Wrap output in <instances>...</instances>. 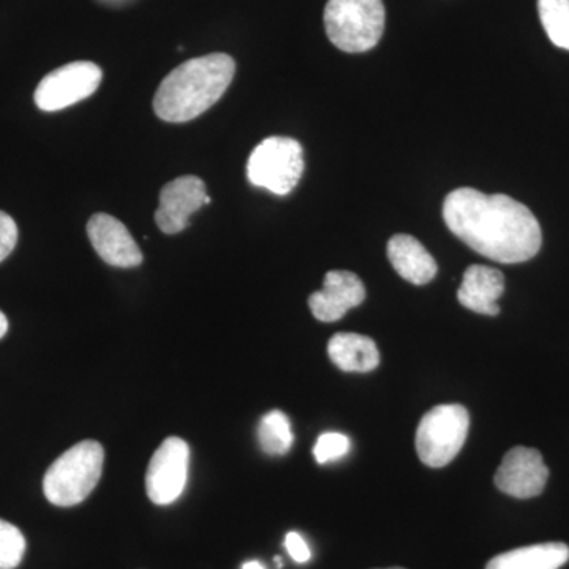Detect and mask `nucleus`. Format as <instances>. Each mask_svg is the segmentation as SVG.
<instances>
[{"mask_svg":"<svg viewBox=\"0 0 569 569\" xmlns=\"http://www.w3.org/2000/svg\"><path fill=\"white\" fill-rule=\"evenodd\" d=\"M443 219L460 241L497 263H523L541 249L537 217L508 194L462 187L445 200Z\"/></svg>","mask_w":569,"mask_h":569,"instance_id":"f257e3e1","label":"nucleus"},{"mask_svg":"<svg viewBox=\"0 0 569 569\" xmlns=\"http://www.w3.org/2000/svg\"><path fill=\"white\" fill-rule=\"evenodd\" d=\"M234 73V59L223 52L190 59L160 82L153 111L164 122L193 121L222 99Z\"/></svg>","mask_w":569,"mask_h":569,"instance_id":"f03ea898","label":"nucleus"},{"mask_svg":"<svg viewBox=\"0 0 569 569\" xmlns=\"http://www.w3.org/2000/svg\"><path fill=\"white\" fill-rule=\"evenodd\" d=\"M103 460L104 451L99 441L74 445L48 468L43 478L44 497L56 507L80 505L99 485Z\"/></svg>","mask_w":569,"mask_h":569,"instance_id":"7ed1b4c3","label":"nucleus"},{"mask_svg":"<svg viewBox=\"0 0 569 569\" xmlns=\"http://www.w3.org/2000/svg\"><path fill=\"white\" fill-rule=\"evenodd\" d=\"M385 18L381 0H328L325 29L339 50L366 52L381 40Z\"/></svg>","mask_w":569,"mask_h":569,"instance_id":"20e7f679","label":"nucleus"},{"mask_svg":"<svg viewBox=\"0 0 569 569\" xmlns=\"http://www.w3.org/2000/svg\"><path fill=\"white\" fill-rule=\"evenodd\" d=\"M305 149L301 142L287 137H269L261 141L247 162L250 183L269 192L288 194L305 173Z\"/></svg>","mask_w":569,"mask_h":569,"instance_id":"39448f33","label":"nucleus"},{"mask_svg":"<svg viewBox=\"0 0 569 569\" xmlns=\"http://www.w3.org/2000/svg\"><path fill=\"white\" fill-rule=\"evenodd\" d=\"M470 429V415L459 403L437 406L425 415L417 430V452L432 468L448 466L459 455Z\"/></svg>","mask_w":569,"mask_h":569,"instance_id":"423d86ee","label":"nucleus"},{"mask_svg":"<svg viewBox=\"0 0 569 569\" xmlns=\"http://www.w3.org/2000/svg\"><path fill=\"white\" fill-rule=\"evenodd\" d=\"M102 80V69L97 63L70 62L51 71L40 81L33 100L41 111L66 110L91 97L100 88Z\"/></svg>","mask_w":569,"mask_h":569,"instance_id":"0eeeda50","label":"nucleus"},{"mask_svg":"<svg viewBox=\"0 0 569 569\" xmlns=\"http://www.w3.org/2000/svg\"><path fill=\"white\" fill-rule=\"evenodd\" d=\"M190 448L182 438L170 437L153 452L146 473L149 500L159 507L174 503L189 478Z\"/></svg>","mask_w":569,"mask_h":569,"instance_id":"6e6552de","label":"nucleus"},{"mask_svg":"<svg viewBox=\"0 0 569 569\" xmlns=\"http://www.w3.org/2000/svg\"><path fill=\"white\" fill-rule=\"evenodd\" d=\"M549 468L538 449L516 447L505 455L498 467L496 486L501 492L520 500L538 497L548 485Z\"/></svg>","mask_w":569,"mask_h":569,"instance_id":"1a4fd4ad","label":"nucleus"},{"mask_svg":"<svg viewBox=\"0 0 569 569\" xmlns=\"http://www.w3.org/2000/svg\"><path fill=\"white\" fill-rule=\"evenodd\" d=\"M206 183L197 176H181L168 182L160 192L156 223L164 234H178L186 230L190 217L203 208Z\"/></svg>","mask_w":569,"mask_h":569,"instance_id":"9d476101","label":"nucleus"},{"mask_svg":"<svg viewBox=\"0 0 569 569\" xmlns=\"http://www.w3.org/2000/svg\"><path fill=\"white\" fill-rule=\"evenodd\" d=\"M86 230L104 263L114 268H137L142 263V253L133 236L121 220L110 213H93Z\"/></svg>","mask_w":569,"mask_h":569,"instance_id":"9b49d317","label":"nucleus"},{"mask_svg":"<svg viewBox=\"0 0 569 569\" xmlns=\"http://www.w3.org/2000/svg\"><path fill=\"white\" fill-rule=\"evenodd\" d=\"M366 287L353 272L331 271L325 276L323 288L310 295L309 307L313 317L323 323H335L347 316L348 310L361 306Z\"/></svg>","mask_w":569,"mask_h":569,"instance_id":"f8f14e48","label":"nucleus"},{"mask_svg":"<svg viewBox=\"0 0 569 569\" xmlns=\"http://www.w3.org/2000/svg\"><path fill=\"white\" fill-rule=\"evenodd\" d=\"M505 291V277L498 269L473 264L463 274L458 291L460 305L471 312L496 317L500 313L497 301Z\"/></svg>","mask_w":569,"mask_h":569,"instance_id":"ddd939ff","label":"nucleus"},{"mask_svg":"<svg viewBox=\"0 0 569 569\" xmlns=\"http://www.w3.org/2000/svg\"><path fill=\"white\" fill-rule=\"evenodd\" d=\"M388 258L397 274L407 282L426 284L437 276L436 260L413 236H392L388 242Z\"/></svg>","mask_w":569,"mask_h":569,"instance_id":"4468645a","label":"nucleus"},{"mask_svg":"<svg viewBox=\"0 0 569 569\" xmlns=\"http://www.w3.org/2000/svg\"><path fill=\"white\" fill-rule=\"evenodd\" d=\"M329 359L343 372L366 373L380 365V351L370 337L339 332L328 343Z\"/></svg>","mask_w":569,"mask_h":569,"instance_id":"2eb2a0df","label":"nucleus"},{"mask_svg":"<svg viewBox=\"0 0 569 569\" xmlns=\"http://www.w3.org/2000/svg\"><path fill=\"white\" fill-rule=\"evenodd\" d=\"M569 560L565 542H542L493 557L486 569H560Z\"/></svg>","mask_w":569,"mask_h":569,"instance_id":"dca6fc26","label":"nucleus"},{"mask_svg":"<svg viewBox=\"0 0 569 569\" xmlns=\"http://www.w3.org/2000/svg\"><path fill=\"white\" fill-rule=\"evenodd\" d=\"M258 441L266 455L283 456L293 447L290 419L280 410L269 411L258 426Z\"/></svg>","mask_w":569,"mask_h":569,"instance_id":"f3484780","label":"nucleus"},{"mask_svg":"<svg viewBox=\"0 0 569 569\" xmlns=\"http://www.w3.org/2000/svg\"><path fill=\"white\" fill-rule=\"evenodd\" d=\"M538 13L550 41L569 51V0H538Z\"/></svg>","mask_w":569,"mask_h":569,"instance_id":"a211bd4d","label":"nucleus"},{"mask_svg":"<svg viewBox=\"0 0 569 569\" xmlns=\"http://www.w3.org/2000/svg\"><path fill=\"white\" fill-rule=\"evenodd\" d=\"M24 552V535L13 523L0 519V569L20 567Z\"/></svg>","mask_w":569,"mask_h":569,"instance_id":"6ab92c4d","label":"nucleus"},{"mask_svg":"<svg viewBox=\"0 0 569 569\" xmlns=\"http://www.w3.org/2000/svg\"><path fill=\"white\" fill-rule=\"evenodd\" d=\"M350 451V438L339 432H326L318 437L313 456L320 466L342 459Z\"/></svg>","mask_w":569,"mask_h":569,"instance_id":"aec40b11","label":"nucleus"},{"mask_svg":"<svg viewBox=\"0 0 569 569\" xmlns=\"http://www.w3.org/2000/svg\"><path fill=\"white\" fill-rule=\"evenodd\" d=\"M18 242V227L9 213L0 211V263L13 252Z\"/></svg>","mask_w":569,"mask_h":569,"instance_id":"412c9836","label":"nucleus"},{"mask_svg":"<svg viewBox=\"0 0 569 569\" xmlns=\"http://www.w3.org/2000/svg\"><path fill=\"white\" fill-rule=\"evenodd\" d=\"M284 548H287L288 553H290L291 559H293L296 563H307L310 557H312V552H310L306 539L302 538L301 535L296 533V531H290V533L284 537Z\"/></svg>","mask_w":569,"mask_h":569,"instance_id":"4be33fe9","label":"nucleus"},{"mask_svg":"<svg viewBox=\"0 0 569 569\" xmlns=\"http://www.w3.org/2000/svg\"><path fill=\"white\" fill-rule=\"evenodd\" d=\"M7 331H9V320H7V317L3 316L2 310H0V339L7 335Z\"/></svg>","mask_w":569,"mask_h":569,"instance_id":"5701e85b","label":"nucleus"},{"mask_svg":"<svg viewBox=\"0 0 569 569\" xmlns=\"http://www.w3.org/2000/svg\"><path fill=\"white\" fill-rule=\"evenodd\" d=\"M242 569H266L263 565L260 563V561L257 560H250L246 561L244 565H242Z\"/></svg>","mask_w":569,"mask_h":569,"instance_id":"b1692460","label":"nucleus"},{"mask_svg":"<svg viewBox=\"0 0 569 569\" xmlns=\"http://www.w3.org/2000/svg\"><path fill=\"white\" fill-rule=\"evenodd\" d=\"M381 569H406V568H397V567H395V568H381Z\"/></svg>","mask_w":569,"mask_h":569,"instance_id":"393cba45","label":"nucleus"}]
</instances>
